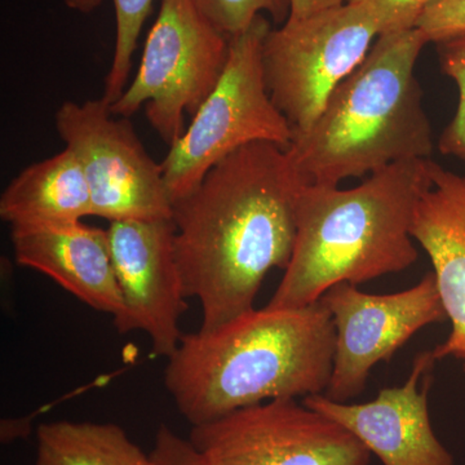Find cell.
Returning a JSON list of instances; mask_svg holds the SVG:
<instances>
[{"instance_id":"1","label":"cell","mask_w":465,"mask_h":465,"mask_svg":"<svg viewBox=\"0 0 465 465\" xmlns=\"http://www.w3.org/2000/svg\"><path fill=\"white\" fill-rule=\"evenodd\" d=\"M302 186L286 149L252 143L173 204L174 250L186 298L201 304L200 330L252 311L269 272L286 271Z\"/></svg>"},{"instance_id":"2","label":"cell","mask_w":465,"mask_h":465,"mask_svg":"<svg viewBox=\"0 0 465 465\" xmlns=\"http://www.w3.org/2000/svg\"><path fill=\"white\" fill-rule=\"evenodd\" d=\"M333 353L335 329L321 300L302 308L266 305L183 335L167 358L164 385L195 427L266 401L324 393Z\"/></svg>"},{"instance_id":"3","label":"cell","mask_w":465,"mask_h":465,"mask_svg":"<svg viewBox=\"0 0 465 465\" xmlns=\"http://www.w3.org/2000/svg\"><path fill=\"white\" fill-rule=\"evenodd\" d=\"M433 162L391 164L356 188L302 186L292 258L268 307H308L335 284L358 286L414 265L412 222L432 186Z\"/></svg>"},{"instance_id":"4","label":"cell","mask_w":465,"mask_h":465,"mask_svg":"<svg viewBox=\"0 0 465 465\" xmlns=\"http://www.w3.org/2000/svg\"><path fill=\"white\" fill-rule=\"evenodd\" d=\"M427 45L416 27L381 34L314 124L292 134L286 153L304 185H339L399 162L432 159L433 128L415 75Z\"/></svg>"},{"instance_id":"5","label":"cell","mask_w":465,"mask_h":465,"mask_svg":"<svg viewBox=\"0 0 465 465\" xmlns=\"http://www.w3.org/2000/svg\"><path fill=\"white\" fill-rule=\"evenodd\" d=\"M271 29L262 15L246 32L232 36L222 78L170 146L161 164L173 204L235 150L260 142L289 148L292 128L272 101L262 72V45Z\"/></svg>"},{"instance_id":"6","label":"cell","mask_w":465,"mask_h":465,"mask_svg":"<svg viewBox=\"0 0 465 465\" xmlns=\"http://www.w3.org/2000/svg\"><path fill=\"white\" fill-rule=\"evenodd\" d=\"M229 45L194 0H161L139 70L110 106L113 114L131 118L145 105L150 125L173 146L185 133V116L198 112L222 78Z\"/></svg>"},{"instance_id":"7","label":"cell","mask_w":465,"mask_h":465,"mask_svg":"<svg viewBox=\"0 0 465 465\" xmlns=\"http://www.w3.org/2000/svg\"><path fill=\"white\" fill-rule=\"evenodd\" d=\"M381 34L375 17L349 2L271 29L262 45L265 84L293 134L314 124Z\"/></svg>"},{"instance_id":"8","label":"cell","mask_w":465,"mask_h":465,"mask_svg":"<svg viewBox=\"0 0 465 465\" xmlns=\"http://www.w3.org/2000/svg\"><path fill=\"white\" fill-rule=\"evenodd\" d=\"M110 106L103 97L66 101L54 114L58 136L84 170L92 216L110 223L173 219L162 164L143 148L130 118Z\"/></svg>"},{"instance_id":"9","label":"cell","mask_w":465,"mask_h":465,"mask_svg":"<svg viewBox=\"0 0 465 465\" xmlns=\"http://www.w3.org/2000/svg\"><path fill=\"white\" fill-rule=\"evenodd\" d=\"M210 465H369L371 452L329 416L296 400H272L192 427Z\"/></svg>"},{"instance_id":"10","label":"cell","mask_w":465,"mask_h":465,"mask_svg":"<svg viewBox=\"0 0 465 465\" xmlns=\"http://www.w3.org/2000/svg\"><path fill=\"white\" fill-rule=\"evenodd\" d=\"M320 300L335 329L332 374L323 394L336 402L360 396L372 369L390 362L416 332L448 321L432 272L401 292L372 295L342 282Z\"/></svg>"},{"instance_id":"11","label":"cell","mask_w":465,"mask_h":465,"mask_svg":"<svg viewBox=\"0 0 465 465\" xmlns=\"http://www.w3.org/2000/svg\"><path fill=\"white\" fill-rule=\"evenodd\" d=\"M108 234L124 300L116 330L145 332L153 351L170 358L183 339L179 321L188 299L174 250L173 219L112 222Z\"/></svg>"},{"instance_id":"12","label":"cell","mask_w":465,"mask_h":465,"mask_svg":"<svg viewBox=\"0 0 465 465\" xmlns=\"http://www.w3.org/2000/svg\"><path fill=\"white\" fill-rule=\"evenodd\" d=\"M436 362L432 351L418 353L405 384L385 388L369 402H336L322 393L302 403L341 424L382 465H455L434 433L428 410Z\"/></svg>"},{"instance_id":"13","label":"cell","mask_w":465,"mask_h":465,"mask_svg":"<svg viewBox=\"0 0 465 465\" xmlns=\"http://www.w3.org/2000/svg\"><path fill=\"white\" fill-rule=\"evenodd\" d=\"M12 244L18 264L47 275L114 322L124 316L108 229L84 222L12 226Z\"/></svg>"},{"instance_id":"14","label":"cell","mask_w":465,"mask_h":465,"mask_svg":"<svg viewBox=\"0 0 465 465\" xmlns=\"http://www.w3.org/2000/svg\"><path fill=\"white\" fill-rule=\"evenodd\" d=\"M432 179L416 207L411 234L430 258L451 324L433 356L454 358L465 372V176L433 162Z\"/></svg>"},{"instance_id":"15","label":"cell","mask_w":465,"mask_h":465,"mask_svg":"<svg viewBox=\"0 0 465 465\" xmlns=\"http://www.w3.org/2000/svg\"><path fill=\"white\" fill-rule=\"evenodd\" d=\"M92 216L91 192L70 149L36 162L0 197V217L11 226L69 224Z\"/></svg>"},{"instance_id":"16","label":"cell","mask_w":465,"mask_h":465,"mask_svg":"<svg viewBox=\"0 0 465 465\" xmlns=\"http://www.w3.org/2000/svg\"><path fill=\"white\" fill-rule=\"evenodd\" d=\"M35 465H154L119 425L52 421L36 430Z\"/></svg>"},{"instance_id":"17","label":"cell","mask_w":465,"mask_h":465,"mask_svg":"<svg viewBox=\"0 0 465 465\" xmlns=\"http://www.w3.org/2000/svg\"><path fill=\"white\" fill-rule=\"evenodd\" d=\"M104 0H64L67 8L91 14ZM154 0H113L115 9V47L112 65L105 78L103 99L113 105L127 88L133 69V57L143 24Z\"/></svg>"},{"instance_id":"18","label":"cell","mask_w":465,"mask_h":465,"mask_svg":"<svg viewBox=\"0 0 465 465\" xmlns=\"http://www.w3.org/2000/svg\"><path fill=\"white\" fill-rule=\"evenodd\" d=\"M436 45L440 70L454 81L459 94L457 112L440 134L437 146L446 157L457 158L465 163V33Z\"/></svg>"},{"instance_id":"19","label":"cell","mask_w":465,"mask_h":465,"mask_svg":"<svg viewBox=\"0 0 465 465\" xmlns=\"http://www.w3.org/2000/svg\"><path fill=\"white\" fill-rule=\"evenodd\" d=\"M207 20L226 36L246 32L264 12L275 23H286L290 0H194Z\"/></svg>"},{"instance_id":"20","label":"cell","mask_w":465,"mask_h":465,"mask_svg":"<svg viewBox=\"0 0 465 465\" xmlns=\"http://www.w3.org/2000/svg\"><path fill=\"white\" fill-rule=\"evenodd\" d=\"M366 8L381 26V34L414 29L425 9L436 0H348Z\"/></svg>"},{"instance_id":"21","label":"cell","mask_w":465,"mask_h":465,"mask_svg":"<svg viewBox=\"0 0 465 465\" xmlns=\"http://www.w3.org/2000/svg\"><path fill=\"white\" fill-rule=\"evenodd\" d=\"M428 43L465 33V0H436L416 23Z\"/></svg>"},{"instance_id":"22","label":"cell","mask_w":465,"mask_h":465,"mask_svg":"<svg viewBox=\"0 0 465 465\" xmlns=\"http://www.w3.org/2000/svg\"><path fill=\"white\" fill-rule=\"evenodd\" d=\"M150 455L154 465H210L189 439H183L164 424L158 428Z\"/></svg>"},{"instance_id":"23","label":"cell","mask_w":465,"mask_h":465,"mask_svg":"<svg viewBox=\"0 0 465 465\" xmlns=\"http://www.w3.org/2000/svg\"><path fill=\"white\" fill-rule=\"evenodd\" d=\"M348 0H290L289 18H304L326 11V9L339 7L345 5Z\"/></svg>"}]
</instances>
